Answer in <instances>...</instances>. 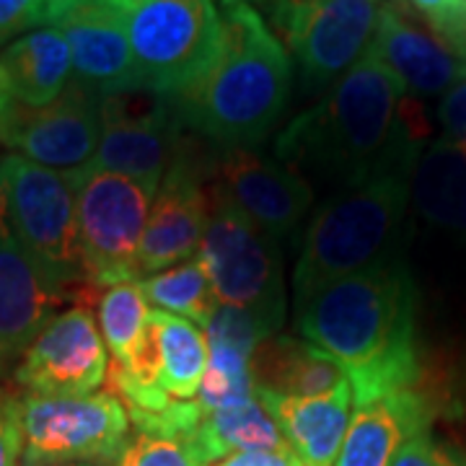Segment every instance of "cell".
I'll use <instances>...</instances> for the list:
<instances>
[{
  "instance_id": "1",
  "label": "cell",
  "mask_w": 466,
  "mask_h": 466,
  "mask_svg": "<svg viewBox=\"0 0 466 466\" xmlns=\"http://www.w3.org/2000/svg\"><path fill=\"white\" fill-rule=\"evenodd\" d=\"M422 122L401 81L366 52L275 137V158L329 195L383 174H412Z\"/></svg>"
},
{
  "instance_id": "2",
  "label": "cell",
  "mask_w": 466,
  "mask_h": 466,
  "mask_svg": "<svg viewBox=\"0 0 466 466\" xmlns=\"http://www.w3.org/2000/svg\"><path fill=\"white\" fill-rule=\"evenodd\" d=\"M296 327L348 370L355 407L412 389L420 376L417 290L400 259L299 300Z\"/></svg>"
},
{
  "instance_id": "3",
  "label": "cell",
  "mask_w": 466,
  "mask_h": 466,
  "mask_svg": "<svg viewBox=\"0 0 466 466\" xmlns=\"http://www.w3.org/2000/svg\"><path fill=\"white\" fill-rule=\"evenodd\" d=\"M293 63L278 34L251 3L228 5L216 57L174 96L182 130L218 150L257 148L278 127L290 96Z\"/></svg>"
},
{
  "instance_id": "4",
  "label": "cell",
  "mask_w": 466,
  "mask_h": 466,
  "mask_svg": "<svg viewBox=\"0 0 466 466\" xmlns=\"http://www.w3.org/2000/svg\"><path fill=\"white\" fill-rule=\"evenodd\" d=\"M412 174L394 171L327 195L311 216L299 262L293 267V300L319 288L394 259L404 218L412 202Z\"/></svg>"
},
{
  "instance_id": "5",
  "label": "cell",
  "mask_w": 466,
  "mask_h": 466,
  "mask_svg": "<svg viewBox=\"0 0 466 466\" xmlns=\"http://www.w3.org/2000/svg\"><path fill=\"white\" fill-rule=\"evenodd\" d=\"M216 296L249 311L267 337L280 334L288 311L280 241L210 189V218L198 251Z\"/></svg>"
},
{
  "instance_id": "6",
  "label": "cell",
  "mask_w": 466,
  "mask_h": 466,
  "mask_svg": "<svg viewBox=\"0 0 466 466\" xmlns=\"http://www.w3.org/2000/svg\"><path fill=\"white\" fill-rule=\"evenodd\" d=\"M0 202L18 241L57 290L67 293L84 283L76 192L66 171L39 167L16 153L5 156L0 161Z\"/></svg>"
},
{
  "instance_id": "7",
  "label": "cell",
  "mask_w": 466,
  "mask_h": 466,
  "mask_svg": "<svg viewBox=\"0 0 466 466\" xmlns=\"http://www.w3.org/2000/svg\"><path fill=\"white\" fill-rule=\"evenodd\" d=\"M66 174L76 192L86 280L94 288L135 283L156 187L91 167Z\"/></svg>"
},
{
  "instance_id": "8",
  "label": "cell",
  "mask_w": 466,
  "mask_h": 466,
  "mask_svg": "<svg viewBox=\"0 0 466 466\" xmlns=\"http://www.w3.org/2000/svg\"><path fill=\"white\" fill-rule=\"evenodd\" d=\"M127 36L140 86L174 99L216 57L220 16L213 0H143L127 14Z\"/></svg>"
},
{
  "instance_id": "9",
  "label": "cell",
  "mask_w": 466,
  "mask_h": 466,
  "mask_svg": "<svg viewBox=\"0 0 466 466\" xmlns=\"http://www.w3.org/2000/svg\"><path fill=\"white\" fill-rule=\"evenodd\" d=\"M24 466L112 464L127 449L130 415L116 394L39 397L21 401Z\"/></svg>"
},
{
  "instance_id": "10",
  "label": "cell",
  "mask_w": 466,
  "mask_h": 466,
  "mask_svg": "<svg viewBox=\"0 0 466 466\" xmlns=\"http://www.w3.org/2000/svg\"><path fill=\"white\" fill-rule=\"evenodd\" d=\"M383 0H309L269 14L299 66L303 94H327L370 47Z\"/></svg>"
},
{
  "instance_id": "11",
  "label": "cell",
  "mask_w": 466,
  "mask_h": 466,
  "mask_svg": "<svg viewBox=\"0 0 466 466\" xmlns=\"http://www.w3.org/2000/svg\"><path fill=\"white\" fill-rule=\"evenodd\" d=\"M184 148L174 101L148 88L101 96V140L91 164L158 189Z\"/></svg>"
},
{
  "instance_id": "12",
  "label": "cell",
  "mask_w": 466,
  "mask_h": 466,
  "mask_svg": "<svg viewBox=\"0 0 466 466\" xmlns=\"http://www.w3.org/2000/svg\"><path fill=\"white\" fill-rule=\"evenodd\" d=\"M101 140V96L78 81L45 106L14 104L0 122V143L55 171L91 164Z\"/></svg>"
},
{
  "instance_id": "13",
  "label": "cell",
  "mask_w": 466,
  "mask_h": 466,
  "mask_svg": "<svg viewBox=\"0 0 466 466\" xmlns=\"http://www.w3.org/2000/svg\"><path fill=\"white\" fill-rule=\"evenodd\" d=\"M109 350L88 306L52 317L24 350L16 381L39 397H86L106 381Z\"/></svg>"
},
{
  "instance_id": "14",
  "label": "cell",
  "mask_w": 466,
  "mask_h": 466,
  "mask_svg": "<svg viewBox=\"0 0 466 466\" xmlns=\"http://www.w3.org/2000/svg\"><path fill=\"white\" fill-rule=\"evenodd\" d=\"M210 189L278 241L299 231L314 205V189L299 171L257 148L220 150Z\"/></svg>"
},
{
  "instance_id": "15",
  "label": "cell",
  "mask_w": 466,
  "mask_h": 466,
  "mask_svg": "<svg viewBox=\"0 0 466 466\" xmlns=\"http://www.w3.org/2000/svg\"><path fill=\"white\" fill-rule=\"evenodd\" d=\"M210 218V187H205L187 150L177 156L150 205L137 251V275H158L198 257Z\"/></svg>"
},
{
  "instance_id": "16",
  "label": "cell",
  "mask_w": 466,
  "mask_h": 466,
  "mask_svg": "<svg viewBox=\"0 0 466 466\" xmlns=\"http://www.w3.org/2000/svg\"><path fill=\"white\" fill-rule=\"evenodd\" d=\"M368 52L379 57L417 99L446 96L466 78V60L428 26L407 0H383Z\"/></svg>"
},
{
  "instance_id": "17",
  "label": "cell",
  "mask_w": 466,
  "mask_h": 466,
  "mask_svg": "<svg viewBox=\"0 0 466 466\" xmlns=\"http://www.w3.org/2000/svg\"><path fill=\"white\" fill-rule=\"evenodd\" d=\"M52 26L67 39L78 84L99 96L143 88L130 50L125 11L88 0H63Z\"/></svg>"
},
{
  "instance_id": "18",
  "label": "cell",
  "mask_w": 466,
  "mask_h": 466,
  "mask_svg": "<svg viewBox=\"0 0 466 466\" xmlns=\"http://www.w3.org/2000/svg\"><path fill=\"white\" fill-rule=\"evenodd\" d=\"M66 299L24 249L0 202V352L29 348Z\"/></svg>"
},
{
  "instance_id": "19",
  "label": "cell",
  "mask_w": 466,
  "mask_h": 466,
  "mask_svg": "<svg viewBox=\"0 0 466 466\" xmlns=\"http://www.w3.org/2000/svg\"><path fill=\"white\" fill-rule=\"evenodd\" d=\"M431 422L433 404L412 389L360 404L350 417L334 466H391L401 446L415 435L428 433Z\"/></svg>"
},
{
  "instance_id": "20",
  "label": "cell",
  "mask_w": 466,
  "mask_h": 466,
  "mask_svg": "<svg viewBox=\"0 0 466 466\" xmlns=\"http://www.w3.org/2000/svg\"><path fill=\"white\" fill-rule=\"evenodd\" d=\"M257 400L278 422L290 451L303 466H334L350 428L352 386L342 383L319 397H280L257 391Z\"/></svg>"
},
{
  "instance_id": "21",
  "label": "cell",
  "mask_w": 466,
  "mask_h": 466,
  "mask_svg": "<svg viewBox=\"0 0 466 466\" xmlns=\"http://www.w3.org/2000/svg\"><path fill=\"white\" fill-rule=\"evenodd\" d=\"M257 391L280 397H319L348 383V370L309 339L275 334L259 342L251 355Z\"/></svg>"
},
{
  "instance_id": "22",
  "label": "cell",
  "mask_w": 466,
  "mask_h": 466,
  "mask_svg": "<svg viewBox=\"0 0 466 466\" xmlns=\"http://www.w3.org/2000/svg\"><path fill=\"white\" fill-rule=\"evenodd\" d=\"M412 205L433 228L466 244V150L438 137L420 150L412 168Z\"/></svg>"
},
{
  "instance_id": "23",
  "label": "cell",
  "mask_w": 466,
  "mask_h": 466,
  "mask_svg": "<svg viewBox=\"0 0 466 466\" xmlns=\"http://www.w3.org/2000/svg\"><path fill=\"white\" fill-rule=\"evenodd\" d=\"M14 99L24 106H45L57 99L73 78V57L60 29L47 26L24 34L0 52Z\"/></svg>"
},
{
  "instance_id": "24",
  "label": "cell",
  "mask_w": 466,
  "mask_h": 466,
  "mask_svg": "<svg viewBox=\"0 0 466 466\" xmlns=\"http://www.w3.org/2000/svg\"><path fill=\"white\" fill-rule=\"evenodd\" d=\"M184 446L200 466H213L241 451L290 449L278 422L259 400L205 415L198 431L184 441Z\"/></svg>"
},
{
  "instance_id": "25",
  "label": "cell",
  "mask_w": 466,
  "mask_h": 466,
  "mask_svg": "<svg viewBox=\"0 0 466 466\" xmlns=\"http://www.w3.org/2000/svg\"><path fill=\"white\" fill-rule=\"evenodd\" d=\"M140 290L153 309L167 311L171 317L187 319L198 327H208L218 309L216 288L200 259H189L168 267L158 275H150L140 283Z\"/></svg>"
},
{
  "instance_id": "26",
  "label": "cell",
  "mask_w": 466,
  "mask_h": 466,
  "mask_svg": "<svg viewBox=\"0 0 466 466\" xmlns=\"http://www.w3.org/2000/svg\"><path fill=\"white\" fill-rule=\"evenodd\" d=\"M148 300L140 283H119L106 288L99 299V324L112 366H130L148 329Z\"/></svg>"
},
{
  "instance_id": "27",
  "label": "cell",
  "mask_w": 466,
  "mask_h": 466,
  "mask_svg": "<svg viewBox=\"0 0 466 466\" xmlns=\"http://www.w3.org/2000/svg\"><path fill=\"white\" fill-rule=\"evenodd\" d=\"M208 345H210V360L202 376L200 391L195 397L202 412L210 415L257 400V386L251 376L254 352L223 339H208Z\"/></svg>"
},
{
  "instance_id": "28",
  "label": "cell",
  "mask_w": 466,
  "mask_h": 466,
  "mask_svg": "<svg viewBox=\"0 0 466 466\" xmlns=\"http://www.w3.org/2000/svg\"><path fill=\"white\" fill-rule=\"evenodd\" d=\"M63 0H0V47L18 34L55 24Z\"/></svg>"
},
{
  "instance_id": "29",
  "label": "cell",
  "mask_w": 466,
  "mask_h": 466,
  "mask_svg": "<svg viewBox=\"0 0 466 466\" xmlns=\"http://www.w3.org/2000/svg\"><path fill=\"white\" fill-rule=\"evenodd\" d=\"M115 466H200L182 441L137 433Z\"/></svg>"
},
{
  "instance_id": "30",
  "label": "cell",
  "mask_w": 466,
  "mask_h": 466,
  "mask_svg": "<svg viewBox=\"0 0 466 466\" xmlns=\"http://www.w3.org/2000/svg\"><path fill=\"white\" fill-rule=\"evenodd\" d=\"M451 50L466 60V8L461 0H407Z\"/></svg>"
},
{
  "instance_id": "31",
  "label": "cell",
  "mask_w": 466,
  "mask_h": 466,
  "mask_svg": "<svg viewBox=\"0 0 466 466\" xmlns=\"http://www.w3.org/2000/svg\"><path fill=\"white\" fill-rule=\"evenodd\" d=\"M24 453V422L21 401L0 391V466H18Z\"/></svg>"
},
{
  "instance_id": "32",
  "label": "cell",
  "mask_w": 466,
  "mask_h": 466,
  "mask_svg": "<svg viewBox=\"0 0 466 466\" xmlns=\"http://www.w3.org/2000/svg\"><path fill=\"white\" fill-rule=\"evenodd\" d=\"M391 466H464L449 449L435 443L428 433L415 435L397 453Z\"/></svg>"
},
{
  "instance_id": "33",
  "label": "cell",
  "mask_w": 466,
  "mask_h": 466,
  "mask_svg": "<svg viewBox=\"0 0 466 466\" xmlns=\"http://www.w3.org/2000/svg\"><path fill=\"white\" fill-rule=\"evenodd\" d=\"M438 122L443 127V137L466 150V78L456 84L438 104Z\"/></svg>"
},
{
  "instance_id": "34",
  "label": "cell",
  "mask_w": 466,
  "mask_h": 466,
  "mask_svg": "<svg viewBox=\"0 0 466 466\" xmlns=\"http://www.w3.org/2000/svg\"><path fill=\"white\" fill-rule=\"evenodd\" d=\"M213 466H303L299 456L290 449H275V451H241L231 453L226 459H220Z\"/></svg>"
},
{
  "instance_id": "35",
  "label": "cell",
  "mask_w": 466,
  "mask_h": 466,
  "mask_svg": "<svg viewBox=\"0 0 466 466\" xmlns=\"http://www.w3.org/2000/svg\"><path fill=\"white\" fill-rule=\"evenodd\" d=\"M11 106H14V88H11V81H8L5 70L0 66V122H3V116L8 115Z\"/></svg>"
},
{
  "instance_id": "36",
  "label": "cell",
  "mask_w": 466,
  "mask_h": 466,
  "mask_svg": "<svg viewBox=\"0 0 466 466\" xmlns=\"http://www.w3.org/2000/svg\"><path fill=\"white\" fill-rule=\"evenodd\" d=\"M236 3H269V14H275V11H285V8L303 5V3H309V0H233V5H236Z\"/></svg>"
},
{
  "instance_id": "37",
  "label": "cell",
  "mask_w": 466,
  "mask_h": 466,
  "mask_svg": "<svg viewBox=\"0 0 466 466\" xmlns=\"http://www.w3.org/2000/svg\"><path fill=\"white\" fill-rule=\"evenodd\" d=\"M88 3H104V5H115L119 11H125V14H130L137 3H143V0H88Z\"/></svg>"
},
{
  "instance_id": "38",
  "label": "cell",
  "mask_w": 466,
  "mask_h": 466,
  "mask_svg": "<svg viewBox=\"0 0 466 466\" xmlns=\"http://www.w3.org/2000/svg\"><path fill=\"white\" fill-rule=\"evenodd\" d=\"M52 466H94V464H52Z\"/></svg>"
},
{
  "instance_id": "39",
  "label": "cell",
  "mask_w": 466,
  "mask_h": 466,
  "mask_svg": "<svg viewBox=\"0 0 466 466\" xmlns=\"http://www.w3.org/2000/svg\"><path fill=\"white\" fill-rule=\"evenodd\" d=\"M223 3H226V5H233V0H223Z\"/></svg>"
},
{
  "instance_id": "40",
  "label": "cell",
  "mask_w": 466,
  "mask_h": 466,
  "mask_svg": "<svg viewBox=\"0 0 466 466\" xmlns=\"http://www.w3.org/2000/svg\"><path fill=\"white\" fill-rule=\"evenodd\" d=\"M461 5H464V8H466V0H461Z\"/></svg>"
},
{
  "instance_id": "41",
  "label": "cell",
  "mask_w": 466,
  "mask_h": 466,
  "mask_svg": "<svg viewBox=\"0 0 466 466\" xmlns=\"http://www.w3.org/2000/svg\"><path fill=\"white\" fill-rule=\"evenodd\" d=\"M464 466H466V461H464Z\"/></svg>"
}]
</instances>
